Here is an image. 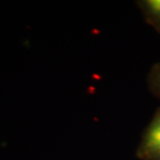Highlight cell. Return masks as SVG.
Returning a JSON list of instances; mask_svg holds the SVG:
<instances>
[{"mask_svg":"<svg viewBox=\"0 0 160 160\" xmlns=\"http://www.w3.org/2000/svg\"><path fill=\"white\" fill-rule=\"evenodd\" d=\"M137 6L147 23L160 34V0H141Z\"/></svg>","mask_w":160,"mask_h":160,"instance_id":"obj_2","label":"cell"},{"mask_svg":"<svg viewBox=\"0 0 160 160\" xmlns=\"http://www.w3.org/2000/svg\"><path fill=\"white\" fill-rule=\"evenodd\" d=\"M147 81L150 92L155 97L160 99V62L151 67Z\"/></svg>","mask_w":160,"mask_h":160,"instance_id":"obj_3","label":"cell"},{"mask_svg":"<svg viewBox=\"0 0 160 160\" xmlns=\"http://www.w3.org/2000/svg\"><path fill=\"white\" fill-rule=\"evenodd\" d=\"M137 156L143 160H160V107L143 132Z\"/></svg>","mask_w":160,"mask_h":160,"instance_id":"obj_1","label":"cell"}]
</instances>
